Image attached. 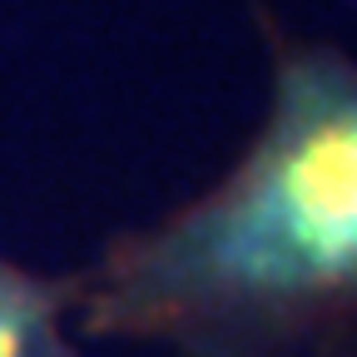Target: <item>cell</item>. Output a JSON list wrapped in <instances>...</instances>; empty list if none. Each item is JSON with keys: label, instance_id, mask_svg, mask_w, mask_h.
<instances>
[{"label": "cell", "instance_id": "obj_1", "mask_svg": "<svg viewBox=\"0 0 357 357\" xmlns=\"http://www.w3.org/2000/svg\"><path fill=\"white\" fill-rule=\"evenodd\" d=\"M333 293H357V70L298 55L229 184L114 268L105 318H258Z\"/></svg>", "mask_w": 357, "mask_h": 357}, {"label": "cell", "instance_id": "obj_2", "mask_svg": "<svg viewBox=\"0 0 357 357\" xmlns=\"http://www.w3.org/2000/svg\"><path fill=\"white\" fill-rule=\"evenodd\" d=\"M0 357H70L50 318V298L10 268H0Z\"/></svg>", "mask_w": 357, "mask_h": 357}]
</instances>
